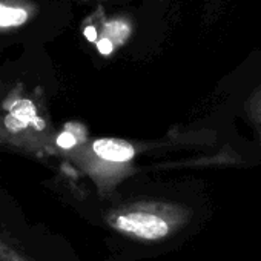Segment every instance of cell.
Listing matches in <instances>:
<instances>
[{
    "mask_svg": "<svg viewBox=\"0 0 261 261\" xmlns=\"http://www.w3.org/2000/svg\"><path fill=\"white\" fill-rule=\"evenodd\" d=\"M36 13V7L23 0H0V33L23 27Z\"/></svg>",
    "mask_w": 261,
    "mask_h": 261,
    "instance_id": "3957f363",
    "label": "cell"
},
{
    "mask_svg": "<svg viewBox=\"0 0 261 261\" xmlns=\"http://www.w3.org/2000/svg\"><path fill=\"white\" fill-rule=\"evenodd\" d=\"M0 256H4L7 259H11V261H22V258L19 255H16L13 250H10L8 247H5L2 244H0Z\"/></svg>",
    "mask_w": 261,
    "mask_h": 261,
    "instance_id": "ba28073f",
    "label": "cell"
},
{
    "mask_svg": "<svg viewBox=\"0 0 261 261\" xmlns=\"http://www.w3.org/2000/svg\"><path fill=\"white\" fill-rule=\"evenodd\" d=\"M57 145L63 149H71L77 145V139L74 134H71L69 130H66V133H62L59 137H57Z\"/></svg>",
    "mask_w": 261,
    "mask_h": 261,
    "instance_id": "8992f818",
    "label": "cell"
},
{
    "mask_svg": "<svg viewBox=\"0 0 261 261\" xmlns=\"http://www.w3.org/2000/svg\"><path fill=\"white\" fill-rule=\"evenodd\" d=\"M97 48H98V51H100L101 54L108 56V54H111V53H112V49H114V43H112L109 39L103 37V39H100V40L97 42Z\"/></svg>",
    "mask_w": 261,
    "mask_h": 261,
    "instance_id": "52a82bcc",
    "label": "cell"
},
{
    "mask_svg": "<svg viewBox=\"0 0 261 261\" xmlns=\"http://www.w3.org/2000/svg\"><path fill=\"white\" fill-rule=\"evenodd\" d=\"M188 218V209L175 204L140 201L114 209L108 221L117 230L142 240H162Z\"/></svg>",
    "mask_w": 261,
    "mask_h": 261,
    "instance_id": "6da1fadb",
    "label": "cell"
},
{
    "mask_svg": "<svg viewBox=\"0 0 261 261\" xmlns=\"http://www.w3.org/2000/svg\"><path fill=\"white\" fill-rule=\"evenodd\" d=\"M252 105H253L255 114L261 118V91H258V92L255 94V97H253V100H252Z\"/></svg>",
    "mask_w": 261,
    "mask_h": 261,
    "instance_id": "9c48e42d",
    "label": "cell"
},
{
    "mask_svg": "<svg viewBox=\"0 0 261 261\" xmlns=\"http://www.w3.org/2000/svg\"><path fill=\"white\" fill-rule=\"evenodd\" d=\"M124 33H127V28L124 27V23H121V22H118V20L109 22V23H106V27H105V37L109 39L112 43H114L115 39H117V42L121 43V42L124 40Z\"/></svg>",
    "mask_w": 261,
    "mask_h": 261,
    "instance_id": "5b68a950",
    "label": "cell"
},
{
    "mask_svg": "<svg viewBox=\"0 0 261 261\" xmlns=\"http://www.w3.org/2000/svg\"><path fill=\"white\" fill-rule=\"evenodd\" d=\"M33 124L43 127V121L37 117L36 106L30 100H19L5 118V127L13 134H19Z\"/></svg>",
    "mask_w": 261,
    "mask_h": 261,
    "instance_id": "277c9868",
    "label": "cell"
},
{
    "mask_svg": "<svg viewBox=\"0 0 261 261\" xmlns=\"http://www.w3.org/2000/svg\"><path fill=\"white\" fill-rule=\"evenodd\" d=\"M85 36H86L88 40L94 42V40L97 39V31H95V28H94V27H88V28L85 30Z\"/></svg>",
    "mask_w": 261,
    "mask_h": 261,
    "instance_id": "30bf717a",
    "label": "cell"
},
{
    "mask_svg": "<svg viewBox=\"0 0 261 261\" xmlns=\"http://www.w3.org/2000/svg\"><path fill=\"white\" fill-rule=\"evenodd\" d=\"M95 157L109 165L129 163L136 155L134 146L120 139H98L91 146Z\"/></svg>",
    "mask_w": 261,
    "mask_h": 261,
    "instance_id": "7a4b0ae2",
    "label": "cell"
}]
</instances>
